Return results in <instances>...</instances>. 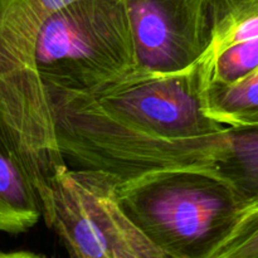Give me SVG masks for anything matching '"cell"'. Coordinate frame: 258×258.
Instances as JSON below:
<instances>
[{
  "label": "cell",
  "mask_w": 258,
  "mask_h": 258,
  "mask_svg": "<svg viewBox=\"0 0 258 258\" xmlns=\"http://www.w3.org/2000/svg\"><path fill=\"white\" fill-rule=\"evenodd\" d=\"M118 198L128 218L166 258H213L242 212L224 181L198 171L125 179Z\"/></svg>",
  "instance_id": "obj_3"
},
{
  "label": "cell",
  "mask_w": 258,
  "mask_h": 258,
  "mask_svg": "<svg viewBox=\"0 0 258 258\" xmlns=\"http://www.w3.org/2000/svg\"><path fill=\"white\" fill-rule=\"evenodd\" d=\"M138 67L179 73L198 64L212 43L211 0H125Z\"/></svg>",
  "instance_id": "obj_6"
},
{
  "label": "cell",
  "mask_w": 258,
  "mask_h": 258,
  "mask_svg": "<svg viewBox=\"0 0 258 258\" xmlns=\"http://www.w3.org/2000/svg\"><path fill=\"white\" fill-rule=\"evenodd\" d=\"M209 175L221 179L241 209L258 206V127H226L217 139Z\"/></svg>",
  "instance_id": "obj_7"
},
{
  "label": "cell",
  "mask_w": 258,
  "mask_h": 258,
  "mask_svg": "<svg viewBox=\"0 0 258 258\" xmlns=\"http://www.w3.org/2000/svg\"><path fill=\"white\" fill-rule=\"evenodd\" d=\"M37 67L44 87L91 91L138 67L125 0H72L39 32Z\"/></svg>",
  "instance_id": "obj_4"
},
{
  "label": "cell",
  "mask_w": 258,
  "mask_h": 258,
  "mask_svg": "<svg viewBox=\"0 0 258 258\" xmlns=\"http://www.w3.org/2000/svg\"><path fill=\"white\" fill-rule=\"evenodd\" d=\"M204 112L228 128L258 127V67L236 82L203 83Z\"/></svg>",
  "instance_id": "obj_9"
},
{
  "label": "cell",
  "mask_w": 258,
  "mask_h": 258,
  "mask_svg": "<svg viewBox=\"0 0 258 258\" xmlns=\"http://www.w3.org/2000/svg\"><path fill=\"white\" fill-rule=\"evenodd\" d=\"M40 217L39 198L29 174L0 130V232L24 233Z\"/></svg>",
  "instance_id": "obj_8"
},
{
  "label": "cell",
  "mask_w": 258,
  "mask_h": 258,
  "mask_svg": "<svg viewBox=\"0 0 258 258\" xmlns=\"http://www.w3.org/2000/svg\"><path fill=\"white\" fill-rule=\"evenodd\" d=\"M121 179L106 170L58 166L38 191L42 217L73 258H166L127 217Z\"/></svg>",
  "instance_id": "obj_5"
},
{
  "label": "cell",
  "mask_w": 258,
  "mask_h": 258,
  "mask_svg": "<svg viewBox=\"0 0 258 258\" xmlns=\"http://www.w3.org/2000/svg\"><path fill=\"white\" fill-rule=\"evenodd\" d=\"M10 256H32L30 253H2L0 252V257H10Z\"/></svg>",
  "instance_id": "obj_13"
},
{
  "label": "cell",
  "mask_w": 258,
  "mask_h": 258,
  "mask_svg": "<svg viewBox=\"0 0 258 258\" xmlns=\"http://www.w3.org/2000/svg\"><path fill=\"white\" fill-rule=\"evenodd\" d=\"M213 258H258V206L243 209Z\"/></svg>",
  "instance_id": "obj_12"
},
{
  "label": "cell",
  "mask_w": 258,
  "mask_h": 258,
  "mask_svg": "<svg viewBox=\"0 0 258 258\" xmlns=\"http://www.w3.org/2000/svg\"><path fill=\"white\" fill-rule=\"evenodd\" d=\"M45 91L63 158L121 180L196 171L214 135L226 128L204 112L201 62L179 73L136 67L85 92Z\"/></svg>",
  "instance_id": "obj_1"
},
{
  "label": "cell",
  "mask_w": 258,
  "mask_h": 258,
  "mask_svg": "<svg viewBox=\"0 0 258 258\" xmlns=\"http://www.w3.org/2000/svg\"><path fill=\"white\" fill-rule=\"evenodd\" d=\"M203 83L236 82L258 67V37L231 45L212 59L201 60Z\"/></svg>",
  "instance_id": "obj_11"
},
{
  "label": "cell",
  "mask_w": 258,
  "mask_h": 258,
  "mask_svg": "<svg viewBox=\"0 0 258 258\" xmlns=\"http://www.w3.org/2000/svg\"><path fill=\"white\" fill-rule=\"evenodd\" d=\"M213 32L202 60L212 59L231 45L258 37V0H211Z\"/></svg>",
  "instance_id": "obj_10"
},
{
  "label": "cell",
  "mask_w": 258,
  "mask_h": 258,
  "mask_svg": "<svg viewBox=\"0 0 258 258\" xmlns=\"http://www.w3.org/2000/svg\"><path fill=\"white\" fill-rule=\"evenodd\" d=\"M72 0H0V130L24 164L35 190L66 163L57 144L37 43L54 10Z\"/></svg>",
  "instance_id": "obj_2"
}]
</instances>
